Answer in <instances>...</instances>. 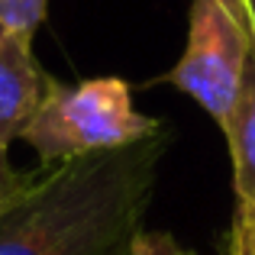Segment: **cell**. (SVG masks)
Listing matches in <instances>:
<instances>
[{
    "instance_id": "obj_3",
    "label": "cell",
    "mask_w": 255,
    "mask_h": 255,
    "mask_svg": "<svg viewBox=\"0 0 255 255\" xmlns=\"http://www.w3.org/2000/svg\"><path fill=\"white\" fill-rule=\"evenodd\" d=\"M249 52L246 0H191L187 45L171 71V84L223 126L236 104Z\"/></svg>"
},
{
    "instance_id": "obj_1",
    "label": "cell",
    "mask_w": 255,
    "mask_h": 255,
    "mask_svg": "<svg viewBox=\"0 0 255 255\" xmlns=\"http://www.w3.org/2000/svg\"><path fill=\"white\" fill-rule=\"evenodd\" d=\"M171 132L32 174L0 213V255H123L152 204Z\"/></svg>"
},
{
    "instance_id": "obj_9",
    "label": "cell",
    "mask_w": 255,
    "mask_h": 255,
    "mask_svg": "<svg viewBox=\"0 0 255 255\" xmlns=\"http://www.w3.org/2000/svg\"><path fill=\"white\" fill-rule=\"evenodd\" d=\"M32 181V171H16L10 165V155H6V145H0V213L26 191V184Z\"/></svg>"
},
{
    "instance_id": "obj_4",
    "label": "cell",
    "mask_w": 255,
    "mask_h": 255,
    "mask_svg": "<svg viewBox=\"0 0 255 255\" xmlns=\"http://www.w3.org/2000/svg\"><path fill=\"white\" fill-rule=\"evenodd\" d=\"M45 75L32 58V39L0 26V145L16 142L45 97Z\"/></svg>"
},
{
    "instance_id": "obj_8",
    "label": "cell",
    "mask_w": 255,
    "mask_h": 255,
    "mask_svg": "<svg viewBox=\"0 0 255 255\" xmlns=\"http://www.w3.org/2000/svg\"><path fill=\"white\" fill-rule=\"evenodd\" d=\"M129 255H197L181 239H174L165 230H139L129 243Z\"/></svg>"
},
{
    "instance_id": "obj_7",
    "label": "cell",
    "mask_w": 255,
    "mask_h": 255,
    "mask_svg": "<svg viewBox=\"0 0 255 255\" xmlns=\"http://www.w3.org/2000/svg\"><path fill=\"white\" fill-rule=\"evenodd\" d=\"M226 255H255V207L239 204V200H236V210H233Z\"/></svg>"
},
{
    "instance_id": "obj_11",
    "label": "cell",
    "mask_w": 255,
    "mask_h": 255,
    "mask_svg": "<svg viewBox=\"0 0 255 255\" xmlns=\"http://www.w3.org/2000/svg\"><path fill=\"white\" fill-rule=\"evenodd\" d=\"M123 255H129V249H126V252H123Z\"/></svg>"
},
{
    "instance_id": "obj_2",
    "label": "cell",
    "mask_w": 255,
    "mask_h": 255,
    "mask_svg": "<svg viewBox=\"0 0 255 255\" xmlns=\"http://www.w3.org/2000/svg\"><path fill=\"white\" fill-rule=\"evenodd\" d=\"M155 132H162V120L139 113L132 107V87L123 78L107 75L78 84L49 78L42 104L19 139L39 155L42 168H55L62 162L145 142Z\"/></svg>"
},
{
    "instance_id": "obj_5",
    "label": "cell",
    "mask_w": 255,
    "mask_h": 255,
    "mask_svg": "<svg viewBox=\"0 0 255 255\" xmlns=\"http://www.w3.org/2000/svg\"><path fill=\"white\" fill-rule=\"evenodd\" d=\"M223 136L233 158V187H236L239 204L255 207V45L246 62L239 94L230 117L223 120Z\"/></svg>"
},
{
    "instance_id": "obj_6",
    "label": "cell",
    "mask_w": 255,
    "mask_h": 255,
    "mask_svg": "<svg viewBox=\"0 0 255 255\" xmlns=\"http://www.w3.org/2000/svg\"><path fill=\"white\" fill-rule=\"evenodd\" d=\"M45 6L49 0H0V26L32 39L45 19Z\"/></svg>"
},
{
    "instance_id": "obj_10",
    "label": "cell",
    "mask_w": 255,
    "mask_h": 255,
    "mask_svg": "<svg viewBox=\"0 0 255 255\" xmlns=\"http://www.w3.org/2000/svg\"><path fill=\"white\" fill-rule=\"evenodd\" d=\"M246 13H249V29H252V45H255V0H246Z\"/></svg>"
}]
</instances>
